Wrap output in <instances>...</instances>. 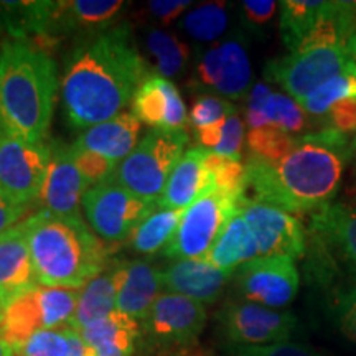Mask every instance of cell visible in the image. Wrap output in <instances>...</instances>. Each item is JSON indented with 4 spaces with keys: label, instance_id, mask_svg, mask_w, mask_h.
Instances as JSON below:
<instances>
[{
    "label": "cell",
    "instance_id": "1",
    "mask_svg": "<svg viewBox=\"0 0 356 356\" xmlns=\"http://www.w3.org/2000/svg\"><path fill=\"white\" fill-rule=\"evenodd\" d=\"M150 66L140 55L132 25L122 22L78 44L66 61L61 101L70 126L106 122L131 104Z\"/></svg>",
    "mask_w": 356,
    "mask_h": 356
},
{
    "label": "cell",
    "instance_id": "29",
    "mask_svg": "<svg viewBox=\"0 0 356 356\" xmlns=\"http://www.w3.org/2000/svg\"><path fill=\"white\" fill-rule=\"evenodd\" d=\"M280 6V35L289 51L296 50L307 35L332 12L335 2L284 0Z\"/></svg>",
    "mask_w": 356,
    "mask_h": 356
},
{
    "label": "cell",
    "instance_id": "21",
    "mask_svg": "<svg viewBox=\"0 0 356 356\" xmlns=\"http://www.w3.org/2000/svg\"><path fill=\"white\" fill-rule=\"evenodd\" d=\"M207 159L208 150L200 145L185 150L159 198V210H186L197 200L215 190Z\"/></svg>",
    "mask_w": 356,
    "mask_h": 356
},
{
    "label": "cell",
    "instance_id": "32",
    "mask_svg": "<svg viewBox=\"0 0 356 356\" xmlns=\"http://www.w3.org/2000/svg\"><path fill=\"white\" fill-rule=\"evenodd\" d=\"M184 213L185 210H157L152 213L134 231L129 239L131 248L142 254H155L160 249L163 251L175 236Z\"/></svg>",
    "mask_w": 356,
    "mask_h": 356
},
{
    "label": "cell",
    "instance_id": "15",
    "mask_svg": "<svg viewBox=\"0 0 356 356\" xmlns=\"http://www.w3.org/2000/svg\"><path fill=\"white\" fill-rule=\"evenodd\" d=\"M234 286L243 300L280 310L296 299L300 275L289 257H257L234 270Z\"/></svg>",
    "mask_w": 356,
    "mask_h": 356
},
{
    "label": "cell",
    "instance_id": "4",
    "mask_svg": "<svg viewBox=\"0 0 356 356\" xmlns=\"http://www.w3.org/2000/svg\"><path fill=\"white\" fill-rule=\"evenodd\" d=\"M25 222L38 286L83 289L109 266L113 248L97 238L83 216L40 210Z\"/></svg>",
    "mask_w": 356,
    "mask_h": 356
},
{
    "label": "cell",
    "instance_id": "28",
    "mask_svg": "<svg viewBox=\"0 0 356 356\" xmlns=\"http://www.w3.org/2000/svg\"><path fill=\"white\" fill-rule=\"evenodd\" d=\"M118 310V291L113 279V262L99 275L79 289L76 314L71 322V330L78 332L89 325L106 318Z\"/></svg>",
    "mask_w": 356,
    "mask_h": 356
},
{
    "label": "cell",
    "instance_id": "44",
    "mask_svg": "<svg viewBox=\"0 0 356 356\" xmlns=\"http://www.w3.org/2000/svg\"><path fill=\"white\" fill-rule=\"evenodd\" d=\"M191 6L193 3L190 0H154L147 3V12L162 25H168L180 19L181 13L188 10Z\"/></svg>",
    "mask_w": 356,
    "mask_h": 356
},
{
    "label": "cell",
    "instance_id": "36",
    "mask_svg": "<svg viewBox=\"0 0 356 356\" xmlns=\"http://www.w3.org/2000/svg\"><path fill=\"white\" fill-rule=\"evenodd\" d=\"M71 340L73 330H43L35 333L22 343L19 348L13 350L15 356H68L71 351Z\"/></svg>",
    "mask_w": 356,
    "mask_h": 356
},
{
    "label": "cell",
    "instance_id": "7",
    "mask_svg": "<svg viewBox=\"0 0 356 356\" xmlns=\"http://www.w3.org/2000/svg\"><path fill=\"white\" fill-rule=\"evenodd\" d=\"M79 289H56L33 286L8 300L0 337L19 348L30 337L43 330L71 328L76 314Z\"/></svg>",
    "mask_w": 356,
    "mask_h": 356
},
{
    "label": "cell",
    "instance_id": "34",
    "mask_svg": "<svg viewBox=\"0 0 356 356\" xmlns=\"http://www.w3.org/2000/svg\"><path fill=\"white\" fill-rule=\"evenodd\" d=\"M296 137L297 136H289V134L274 127L251 129L246 137L248 157L264 160H275L282 157L293 145Z\"/></svg>",
    "mask_w": 356,
    "mask_h": 356
},
{
    "label": "cell",
    "instance_id": "43",
    "mask_svg": "<svg viewBox=\"0 0 356 356\" xmlns=\"http://www.w3.org/2000/svg\"><path fill=\"white\" fill-rule=\"evenodd\" d=\"M30 210H32L30 204L17 202L15 198H12L6 191L0 190V234H3L6 231L12 229L13 226L24 221L22 218Z\"/></svg>",
    "mask_w": 356,
    "mask_h": 356
},
{
    "label": "cell",
    "instance_id": "38",
    "mask_svg": "<svg viewBox=\"0 0 356 356\" xmlns=\"http://www.w3.org/2000/svg\"><path fill=\"white\" fill-rule=\"evenodd\" d=\"M330 310L338 330L356 346V286L332 291Z\"/></svg>",
    "mask_w": 356,
    "mask_h": 356
},
{
    "label": "cell",
    "instance_id": "6",
    "mask_svg": "<svg viewBox=\"0 0 356 356\" xmlns=\"http://www.w3.org/2000/svg\"><path fill=\"white\" fill-rule=\"evenodd\" d=\"M353 60L346 42L340 40H307L293 51L269 61L264 76L286 89L292 99L300 102L315 89L337 76Z\"/></svg>",
    "mask_w": 356,
    "mask_h": 356
},
{
    "label": "cell",
    "instance_id": "50",
    "mask_svg": "<svg viewBox=\"0 0 356 356\" xmlns=\"http://www.w3.org/2000/svg\"><path fill=\"white\" fill-rule=\"evenodd\" d=\"M351 163H353V167L356 170V136H355V139L351 140Z\"/></svg>",
    "mask_w": 356,
    "mask_h": 356
},
{
    "label": "cell",
    "instance_id": "46",
    "mask_svg": "<svg viewBox=\"0 0 356 356\" xmlns=\"http://www.w3.org/2000/svg\"><path fill=\"white\" fill-rule=\"evenodd\" d=\"M68 356H86V345L78 335V332L73 330V340H71V351Z\"/></svg>",
    "mask_w": 356,
    "mask_h": 356
},
{
    "label": "cell",
    "instance_id": "35",
    "mask_svg": "<svg viewBox=\"0 0 356 356\" xmlns=\"http://www.w3.org/2000/svg\"><path fill=\"white\" fill-rule=\"evenodd\" d=\"M207 165L215 188L236 195H246V167L241 160L221 157L208 150Z\"/></svg>",
    "mask_w": 356,
    "mask_h": 356
},
{
    "label": "cell",
    "instance_id": "8",
    "mask_svg": "<svg viewBox=\"0 0 356 356\" xmlns=\"http://www.w3.org/2000/svg\"><path fill=\"white\" fill-rule=\"evenodd\" d=\"M186 144V132H147L136 149L119 162L109 180L132 191L137 197L159 200L177 163L184 157Z\"/></svg>",
    "mask_w": 356,
    "mask_h": 356
},
{
    "label": "cell",
    "instance_id": "48",
    "mask_svg": "<svg viewBox=\"0 0 356 356\" xmlns=\"http://www.w3.org/2000/svg\"><path fill=\"white\" fill-rule=\"evenodd\" d=\"M7 304H8V297L6 296V293H3L2 289H0V323H2L3 314H6Z\"/></svg>",
    "mask_w": 356,
    "mask_h": 356
},
{
    "label": "cell",
    "instance_id": "49",
    "mask_svg": "<svg viewBox=\"0 0 356 356\" xmlns=\"http://www.w3.org/2000/svg\"><path fill=\"white\" fill-rule=\"evenodd\" d=\"M346 44H348V50L351 53V56H353V60L356 61V30H355V33L351 35L348 43H346Z\"/></svg>",
    "mask_w": 356,
    "mask_h": 356
},
{
    "label": "cell",
    "instance_id": "37",
    "mask_svg": "<svg viewBox=\"0 0 356 356\" xmlns=\"http://www.w3.org/2000/svg\"><path fill=\"white\" fill-rule=\"evenodd\" d=\"M238 114V109L233 102L222 99L220 96L203 95L191 106L188 113V126L195 131L216 126L225 122L229 115Z\"/></svg>",
    "mask_w": 356,
    "mask_h": 356
},
{
    "label": "cell",
    "instance_id": "11",
    "mask_svg": "<svg viewBox=\"0 0 356 356\" xmlns=\"http://www.w3.org/2000/svg\"><path fill=\"white\" fill-rule=\"evenodd\" d=\"M221 337L234 346H266L292 341L299 320L291 312L248 300H229L216 315Z\"/></svg>",
    "mask_w": 356,
    "mask_h": 356
},
{
    "label": "cell",
    "instance_id": "30",
    "mask_svg": "<svg viewBox=\"0 0 356 356\" xmlns=\"http://www.w3.org/2000/svg\"><path fill=\"white\" fill-rule=\"evenodd\" d=\"M356 99V61L351 60L337 76L328 79L322 86L315 89L310 96H307L300 106L307 115L314 121L318 131V122L330 111L332 106L341 101Z\"/></svg>",
    "mask_w": 356,
    "mask_h": 356
},
{
    "label": "cell",
    "instance_id": "18",
    "mask_svg": "<svg viewBox=\"0 0 356 356\" xmlns=\"http://www.w3.org/2000/svg\"><path fill=\"white\" fill-rule=\"evenodd\" d=\"M132 114L152 131L186 132L188 113L170 79L152 74L140 84L131 102Z\"/></svg>",
    "mask_w": 356,
    "mask_h": 356
},
{
    "label": "cell",
    "instance_id": "39",
    "mask_svg": "<svg viewBox=\"0 0 356 356\" xmlns=\"http://www.w3.org/2000/svg\"><path fill=\"white\" fill-rule=\"evenodd\" d=\"M71 147H73L74 162H76L83 177L86 178L89 186H95L97 184L109 180L119 165L118 162L102 157L99 154L88 152V150H79L73 144H71Z\"/></svg>",
    "mask_w": 356,
    "mask_h": 356
},
{
    "label": "cell",
    "instance_id": "22",
    "mask_svg": "<svg viewBox=\"0 0 356 356\" xmlns=\"http://www.w3.org/2000/svg\"><path fill=\"white\" fill-rule=\"evenodd\" d=\"M233 274L204 259H181L162 270V284L165 292L190 297L202 304H213L220 299Z\"/></svg>",
    "mask_w": 356,
    "mask_h": 356
},
{
    "label": "cell",
    "instance_id": "14",
    "mask_svg": "<svg viewBox=\"0 0 356 356\" xmlns=\"http://www.w3.org/2000/svg\"><path fill=\"white\" fill-rule=\"evenodd\" d=\"M204 325V304L178 293L163 292L142 320V330L147 340L159 348L188 350L197 345Z\"/></svg>",
    "mask_w": 356,
    "mask_h": 356
},
{
    "label": "cell",
    "instance_id": "27",
    "mask_svg": "<svg viewBox=\"0 0 356 356\" xmlns=\"http://www.w3.org/2000/svg\"><path fill=\"white\" fill-rule=\"evenodd\" d=\"M257 257H259V248H257L254 233L241 210H238L228 221V225L222 228L204 261L218 269L234 273L238 267Z\"/></svg>",
    "mask_w": 356,
    "mask_h": 356
},
{
    "label": "cell",
    "instance_id": "42",
    "mask_svg": "<svg viewBox=\"0 0 356 356\" xmlns=\"http://www.w3.org/2000/svg\"><path fill=\"white\" fill-rule=\"evenodd\" d=\"M320 129H333L346 136L356 132V99L341 101L332 106L330 111L318 122V131Z\"/></svg>",
    "mask_w": 356,
    "mask_h": 356
},
{
    "label": "cell",
    "instance_id": "47",
    "mask_svg": "<svg viewBox=\"0 0 356 356\" xmlns=\"http://www.w3.org/2000/svg\"><path fill=\"white\" fill-rule=\"evenodd\" d=\"M0 356H15L13 355L12 346L8 345L2 337H0Z\"/></svg>",
    "mask_w": 356,
    "mask_h": 356
},
{
    "label": "cell",
    "instance_id": "26",
    "mask_svg": "<svg viewBox=\"0 0 356 356\" xmlns=\"http://www.w3.org/2000/svg\"><path fill=\"white\" fill-rule=\"evenodd\" d=\"M92 356H132L140 327L137 320L121 312H113L106 318L78 330Z\"/></svg>",
    "mask_w": 356,
    "mask_h": 356
},
{
    "label": "cell",
    "instance_id": "3",
    "mask_svg": "<svg viewBox=\"0 0 356 356\" xmlns=\"http://www.w3.org/2000/svg\"><path fill=\"white\" fill-rule=\"evenodd\" d=\"M60 78L50 53L24 40L0 44V129L42 144L50 129Z\"/></svg>",
    "mask_w": 356,
    "mask_h": 356
},
{
    "label": "cell",
    "instance_id": "24",
    "mask_svg": "<svg viewBox=\"0 0 356 356\" xmlns=\"http://www.w3.org/2000/svg\"><path fill=\"white\" fill-rule=\"evenodd\" d=\"M37 286L25 220L0 234V289L8 297Z\"/></svg>",
    "mask_w": 356,
    "mask_h": 356
},
{
    "label": "cell",
    "instance_id": "2",
    "mask_svg": "<svg viewBox=\"0 0 356 356\" xmlns=\"http://www.w3.org/2000/svg\"><path fill=\"white\" fill-rule=\"evenodd\" d=\"M351 162V140L333 129L297 136L282 157H248L246 191L252 200L291 215L317 213L332 204Z\"/></svg>",
    "mask_w": 356,
    "mask_h": 356
},
{
    "label": "cell",
    "instance_id": "20",
    "mask_svg": "<svg viewBox=\"0 0 356 356\" xmlns=\"http://www.w3.org/2000/svg\"><path fill=\"white\" fill-rule=\"evenodd\" d=\"M113 279L118 291V312L142 322L163 293L162 270L145 261H114Z\"/></svg>",
    "mask_w": 356,
    "mask_h": 356
},
{
    "label": "cell",
    "instance_id": "10",
    "mask_svg": "<svg viewBox=\"0 0 356 356\" xmlns=\"http://www.w3.org/2000/svg\"><path fill=\"white\" fill-rule=\"evenodd\" d=\"M246 195L215 188L186 208L172 241L163 249L170 259H204L216 238L239 210Z\"/></svg>",
    "mask_w": 356,
    "mask_h": 356
},
{
    "label": "cell",
    "instance_id": "17",
    "mask_svg": "<svg viewBox=\"0 0 356 356\" xmlns=\"http://www.w3.org/2000/svg\"><path fill=\"white\" fill-rule=\"evenodd\" d=\"M50 152V165L40 195L42 210L58 216H81L83 198L91 186L74 162L73 147L51 140Z\"/></svg>",
    "mask_w": 356,
    "mask_h": 356
},
{
    "label": "cell",
    "instance_id": "25",
    "mask_svg": "<svg viewBox=\"0 0 356 356\" xmlns=\"http://www.w3.org/2000/svg\"><path fill=\"white\" fill-rule=\"evenodd\" d=\"M126 3L122 0H71L58 2L56 32L60 42L66 35L88 33V38L113 26Z\"/></svg>",
    "mask_w": 356,
    "mask_h": 356
},
{
    "label": "cell",
    "instance_id": "45",
    "mask_svg": "<svg viewBox=\"0 0 356 356\" xmlns=\"http://www.w3.org/2000/svg\"><path fill=\"white\" fill-rule=\"evenodd\" d=\"M275 10H277V3L274 0H246V2H241L244 20L254 26L266 25L273 19Z\"/></svg>",
    "mask_w": 356,
    "mask_h": 356
},
{
    "label": "cell",
    "instance_id": "13",
    "mask_svg": "<svg viewBox=\"0 0 356 356\" xmlns=\"http://www.w3.org/2000/svg\"><path fill=\"white\" fill-rule=\"evenodd\" d=\"M50 157V142L32 144L0 129V190L20 203L37 204Z\"/></svg>",
    "mask_w": 356,
    "mask_h": 356
},
{
    "label": "cell",
    "instance_id": "19",
    "mask_svg": "<svg viewBox=\"0 0 356 356\" xmlns=\"http://www.w3.org/2000/svg\"><path fill=\"white\" fill-rule=\"evenodd\" d=\"M246 124L251 129L274 127L289 136H305L317 127L304 108L291 96L274 92L267 84L257 83L248 96Z\"/></svg>",
    "mask_w": 356,
    "mask_h": 356
},
{
    "label": "cell",
    "instance_id": "23",
    "mask_svg": "<svg viewBox=\"0 0 356 356\" xmlns=\"http://www.w3.org/2000/svg\"><path fill=\"white\" fill-rule=\"evenodd\" d=\"M139 119L132 113H122L83 131L73 145L119 163L139 144Z\"/></svg>",
    "mask_w": 356,
    "mask_h": 356
},
{
    "label": "cell",
    "instance_id": "16",
    "mask_svg": "<svg viewBox=\"0 0 356 356\" xmlns=\"http://www.w3.org/2000/svg\"><path fill=\"white\" fill-rule=\"evenodd\" d=\"M239 210L254 233L259 257L277 256L297 261L305 256L307 233L299 218L249 197L241 200Z\"/></svg>",
    "mask_w": 356,
    "mask_h": 356
},
{
    "label": "cell",
    "instance_id": "9",
    "mask_svg": "<svg viewBox=\"0 0 356 356\" xmlns=\"http://www.w3.org/2000/svg\"><path fill=\"white\" fill-rule=\"evenodd\" d=\"M157 210L159 200L137 197L113 180L91 186L83 198L89 228L108 244L129 241L140 222Z\"/></svg>",
    "mask_w": 356,
    "mask_h": 356
},
{
    "label": "cell",
    "instance_id": "12",
    "mask_svg": "<svg viewBox=\"0 0 356 356\" xmlns=\"http://www.w3.org/2000/svg\"><path fill=\"white\" fill-rule=\"evenodd\" d=\"M251 79V63L243 40L229 37L200 50L191 88L222 99L241 101L249 96Z\"/></svg>",
    "mask_w": 356,
    "mask_h": 356
},
{
    "label": "cell",
    "instance_id": "41",
    "mask_svg": "<svg viewBox=\"0 0 356 356\" xmlns=\"http://www.w3.org/2000/svg\"><path fill=\"white\" fill-rule=\"evenodd\" d=\"M243 144H244V124L238 114L229 115L222 124V132L220 144L216 145L215 150H211L213 154L221 155V157L236 159L241 160L243 152Z\"/></svg>",
    "mask_w": 356,
    "mask_h": 356
},
{
    "label": "cell",
    "instance_id": "40",
    "mask_svg": "<svg viewBox=\"0 0 356 356\" xmlns=\"http://www.w3.org/2000/svg\"><path fill=\"white\" fill-rule=\"evenodd\" d=\"M226 350L231 356H323L320 351L300 341H284V343L266 346L228 345Z\"/></svg>",
    "mask_w": 356,
    "mask_h": 356
},
{
    "label": "cell",
    "instance_id": "5",
    "mask_svg": "<svg viewBox=\"0 0 356 356\" xmlns=\"http://www.w3.org/2000/svg\"><path fill=\"white\" fill-rule=\"evenodd\" d=\"M307 251V269L315 282L335 284L333 291L356 286V204L332 203L314 213Z\"/></svg>",
    "mask_w": 356,
    "mask_h": 356
},
{
    "label": "cell",
    "instance_id": "33",
    "mask_svg": "<svg viewBox=\"0 0 356 356\" xmlns=\"http://www.w3.org/2000/svg\"><path fill=\"white\" fill-rule=\"evenodd\" d=\"M229 25V6L226 2H207L191 8L180 20L181 30L198 43H216Z\"/></svg>",
    "mask_w": 356,
    "mask_h": 356
},
{
    "label": "cell",
    "instance_id": "51",
    "mask_svg": "<svg viewBox=\"0 0 356 356\" xmlns=\"http://www.w3.org/2000/svg\"><path fill=\"white\" fill-rule=\"evenodd\" d=\"M195 356H215V355H207V353H200V355H195Z\"/></svg>",
    "mask_w": 356,
    "mask_h": 356
},
{
    "label": "cell",
    "instance_id": "31",
    "mask_svg": "<svg viewBox=\"0 0 356 356\" xmlns=\"http://www.w3.org/2000/svg\"><path fill=\"white\" fill-rule=\"evenodd\" d=\"M147 51L155 58V76L165 79L175 78L186 70L190 63V47L177 35L160 29H150L145 35Z\"/></svg>",
    "mask_w": 356,
    "mask_h": 356
}]
</instances>
